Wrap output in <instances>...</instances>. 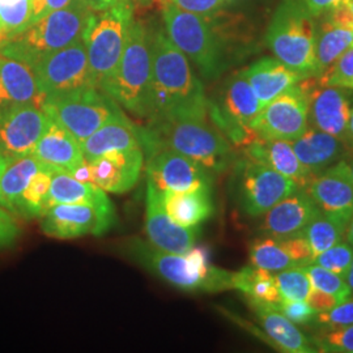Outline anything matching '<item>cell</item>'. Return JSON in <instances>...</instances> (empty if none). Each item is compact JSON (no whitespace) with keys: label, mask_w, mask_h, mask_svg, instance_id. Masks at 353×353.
Instances as JSON below:
<instances>
[{"label":"cell","mask_w":353,"mask_h":353,"mask_svg":"<svg viewBox=\"0 0 353 353\" xmlns=\"http://www.w3.org/2000/svg\"><path fill=\"white\" fill-rule=\"evenodd\" d=\"M139 128L140 145L147 154L159 150L182 153L212 176L223 174L237 160L236 148L217 128L210 114H182L148 121Z\"/></svg>","instance_id":"1"},{"label":"cell","mask_w":353,"mask_h":353,"mask_svg":"<svg viewBox=\"0 0 353 353\" xmlns=\"http://www.w3.org/2000/svg\"><path fill=\"white\" fill-rule=\"evenodd\" d=\"M151 55L147 122L182 114H208L210 101L201 80L166 33L151 36Z\"/></svg>","instance_id":"2"},{"label":"cell","mask_w":353,"mask_h":353,"mask_svg":"<svg viewBox=\"0 0 353 353\" xmlns=\"http://www.w3.org/2000/svg\"><path fill=\"white\" fill-rule=\"evenodd\" d=\"M123 252L135 263L172 287L196 293L233 290L234 272L214 267L205 246H192L185 254L168 252L138 237L123 243Z\"/></svg>","instance_id":"3"},{"label":"cell","mask_w":353,"mask_h":353,"mask_svg":"<svg viewBox=\"0 0 353 353\" xmlns=\"http://www.w3.org/2000/svg\"><path fill=\"white\" fill-rule=\"evenodd\" d=\"M166 36L182 51L207 80H214L228 67V23L217 12L196 14L176 8L170 3L163 6Z\"/></svg>","instance_id":"4"},{"label":"cell","mask_w":353,"mask_h":353,"mask_svg":"<svg viewBox=\"0 0 353 353\" xmlns=\"http://www.w3.org/2000/svg\"><path fill=\"white\" fill-rule=\"evenodd\" d=\"M94 12L87 0H72L62 10L32 23L20 36L3 46L0 54L32 65L81 39Z\"/></svg>","instance_id":"5"},{"label":"cell","mask_w":353,"mask_h":353,"mask_svg":"<svg viewBox=\"0 0 353 353\" xmlns=\"http://www.w3.org/2000/svg\"><path fill=\"white\" fill-rule=\"evenodd\" d=\"M316 17L303 0H281L265 33L274 57L305 77L316 76Z\"/></svg>","instance_id":"6"},{"label":"cell","mask_w":353,"mask_h":353,"mask_svg":"<svg viewBox=\"0 0 353 353\" xmlns=\"http://www.w3.org/2000/svg\"><path fill=\"white\" fill-rule=\"evenodd\" d=\"M151 36L134 20L126 48L112 77L102 90L127 112L147 119L151 84Z\"/></svg>","instance_id":"7"},{"label":"cell","mask_w":353,"mask_h":353,"mask_svg":"<svg viewBox=\"0 0 353 353\" xmlns=\"http://www.w3.org/2000/svg\"><path fill=\"white\" fill-rule=\"evenodd\" d=\"M132 14V0H123L92 16L83 39L96 88L102 90L121 61L134 23Z\"/></svg>","instance_id":"8"},{"label":"cell","mask_w":353,"mask_h":353,"mask_svg":"<svg viewBox=\"0 0 353 353\" xmlns=\"http://www.w3.org/2000/svg\"><path fill=\"white\" fill-rule=\"evenodd\" d=\"M233 191L241 211L250 217L268 212L299 186L263 161L246 154L233 164Z\"/></svg>","instance_id":"9"},{"label":"cell","mask_w":353,"mask_h":353,"mask_svg":"<svg viewBox=\"0 0 353 353\" xmlns=\"http://www.w3.org/2000/svg\"><path fill=\"white\" fill-rule=\"evenodd\" d=\"M43 109L55 122L83 143L119 110L118 103L96 87L46 97Z\"/></svg>","instance_id":"10"},{"label":"cell","mask_w":353,"mask_h":353,"mask_svg":"<svg viewBox=\"0 0 353 353\" xmlns=\"http://www.w3.org/2000/svg\"><path fill=\"white\" fill-rule=\"evenodd\" d=\"M45 97L94 87L84 39L51 52L30 65Z\"/></svg>","instance_id":"11"},{"label":"cell","mask_w":353,"mask_h":353,"mask_svg":"<svg viewBox=\"0 0 353 353\" xmlns=\"http://www.w3.org/2000/svg\"><path fill=\"white\" fill-rule=\"evenodd\" d=\"M309 127V103L300 83L267 103L252 128L263 139H297Z\"/></svg>","instance_id":"12"},{"label":"cell","mask_w":353,"mask_h":353,"mask_svg":"<svg viewBox=\"0 0 353 353\" xmlns=\"http://www.w3.org/2000/svg\"><path fill=\"white\" fill-rule=\"evenodd\" d=\"M300 84L309 103V126L336 137L350 147L348 123L352 108L347 89L322 84L316 76L305 77Z\"/></svg>","instance_id":"13"},{"label":"cell","mask_w":353,"mask_h":353,"mask_svg":"<svg viewBox=\"0 0 353 353\" xmlns=\"http://www.w3.org/2000/svg\"><path fill=\"white\" fill-rule=\"evenodd\" d=\"M147 178L160 191L212 189L214 176L202 165L172 150L147 153Z\"/></svg>","instance_id":"14"},{"label":"cell","mask_w":353,"mask_h":353,"mask_svg":"<svg viewBox=\"0 0 353 353\" xmlns=\"http://www.w3.org/2000/svg\"><path fill=\"white\" fill-rule=\"evenodd\" d=\"M49 115L43 105H21L0 112V154L12 161L32 154Z\"/></svg>","instance_id":"15"},{"label":"cell","mask_w":353,"mask_h":353,"mask_svg":"<svg viewBox=\"0 0 353 353\" xmlns=\"http://www.w3.org/2000/svg\"><path fill=\"white\" fill-rule=\"evenodd\" d=\"M115 224V214L85 204H55L41 216V229L55 240H74L83 236H102Z\"/></svg>","instance_id":"16"},{"label":"cell","mask_w":353,"mask_h":353,"mask_svg":"<svg viewBox=\"0 0 353 353\" xmlns=\"http://www.w3.org/2000/svg\"><path fill=\"white\" fill-rule=\"evenodd\" d=\"M145 234L156 248L168 252L185 254L195 245L198 228L178 225L168 214L163 202V191L147 179L145 192Z\"/></svg>","instance_id":"17"},{"label":"cell","mask_w":353,"mask_h":353,"mask_svg":"<svg viewBox=\"0 0 353 353\" xmlns=\"http://www.w3.org/2000/svg\"><path fill=\"white\" fill-rule=\"evenodd\" d=\"M316 23V76H321L353 46V0L322 13Z\"/></svg>","instance_id":"18"},{"label":"cell","mask_w":353,"mask_h":353,"mask_svg":"<svg viewBox=\"0 0 353 353\" xmlns=\"http://www.w3.org/2000/svg\"><path fill=\"white\" fill-rule=\"evenodd\" d=\"M305 190L322 214L348 225L353 214V179L344 160L314 176Z\"/></svg>","instance_id":"19"},{"label":"cell","mask_w":353,"mask_h":353,"mask_svg":"<svg viewBox=\"0 0 353 353\" xmlns=\"http://www.w3.org/2000/svg\"><path fill=\"white\" fill-rule=\"evenodd\" d=\"M92 182L112 194H125L135 188L144 165L141 148L114 150L88 161Z\"/></svg>","instance_id":"20"},{"label":"cell","mask_w":353,"mask_h":353,"mask_svg":"<svg viewBox=\"0 0 353 353\" xmlns=\"http://www.w3.org/2000/svg\"><path fill=\"white\" fill-rule=\"evenodd\" d=\"M318 214H321V210L309 192L297 188L263 214L262 232L274 237L297 236Z\"/></svg>","instance_id":"21"},{"label":"cell","mask_w":353,"mask_h":353,"mask_svg":"<svg viewBox=\"0 0 353 353\" xmlns=\"http://www.w3.org/2000/svg\"><path fill=\"white\" fill-rule=\"evenodd\" d=\"M246 303L261 327L263 328L272 348L288 353L316 352L313 343L303 335L297 325L280 312L278 305L259 303L249 299H246Z\"/></svg>","instance_id":"22"},{"label":"cell","mask_w":353,"mask_h":353,"mask_svg":"<svg viewBox=\"0 0 353 353\" xmlns=\"http://www.w3.org/2000/svg\"><path fill=\"white\" fill-rule=\"evenodd\" d=\"M45 99L33 68L0 54V112L29 103L43 105Z\"/></svg>","instance_id":"23"},{"label":"cell","mask_w":353,"mask_h":353,"mask_svg":"<svg viewBox=\"0 0 353 353\" xmlns=\"http://www.w3.org/2000/svg\"><path fill=\"white\" fill-rule=\"evenodd\" d=\"M32 156L39 163L65 173H70L85 160L81 143L51 117L48 119L43 134L38 140Z\"/></svg>","instance_id":"24"},{"label":"cell","mask_w":353,"mask_h":353,"mask_svg":"<svg viewBox=\"0 0 353 353\" xmlns=\"http://www.w3.org/2000/svg\"><path fill=\"white\" fill-rule=\"evenodd\" d=\"M290 144L301 164L314 176L339 163L350 152L343 140L310 126Z\"/></svg>","instance_id":"25"},{"label":"cell","mask_w":353,"mask_h":353,"mask_svg":"<svg viewBox=\"0 0 353 353\" xmlns=\"http://www.w3.org/2000/svg\"><path fill=\"white\" fill-rule=\"evenodd\" d=\"M242 74L250 83L261 108H265L267 103L305 79V76L290 70L275 57H265L254 62L242 70Z\"/></svg>","instance_id":"26"},{"label":"cell","mask_w":353,"mask_h":353,"mask_svg":"<svg viewBox=\"0 0 353 353\" xmlns=\"http://www.w3.org/2000/svg\"><path fill=\"white\" fill-rule=\"evenodd\" d=\"M242 152L252 159L270 165L299 188L305 189L316 176L301 164L290 141L287 140L263 139L258 137Z\"/></svg>","instance_id":"27"},{"label":"cell","mask_w":353,"mask_h":353,"mask_svg":"<svg viewBox=\"0 0 353 353\" xmlns=\"http://www.w3.org/2000/svg\"><path fill=\"white\" fill-rule=\"evenodd\" d=\"M141 148L139 128L119 109L113 117L81 143L84 159L90 161L114 150Z\"/></svg>","instance_id":"28"},{"label":"cell","mask_w":353,"mask_h":353,"mask_svg":"<svg viewBox=\"0 0 353 353\" xmlns=\"http://www.w3.org/2000/svg\"><path fill=\"white\" fill-rule=\"evenodd\" d=\"M55 204H85L108 214H115L113 203L110 202L103 190L93 182L77 181L62 170H54L52 173L45 211Z\"/></svg>","instance_id":"29"},{"label":"cell","mask_w":353,"mask_h":353,"mask_svg":"<svg viewBox=\"0 0 353 353\" xmlns=\"http://www.w3.org/2000/svg\"><path fill=\"white\" fill-rule=\"evenodd\" d=\"M212 189L192 191H163V202L168 214L181 227L198 228L214 214Z\"/></svg>","instance_id":"30"},{"label":"cell","mask_w":353,"mask_h":353,"mask_svg":"<svg viewBox=\"0 0 353 353\" xmlns=\"http://www.w3.org/2000/svg\"><path fill=\"white\" fill-rule=\"evenodd\" d=\"M43 166L32 154L8 161L0 176V207L13 214L17 199Z\"/></svg>","instance_id":"31"},{"label":"cell","mask_w":353,"mask_h":353,"mask_svg":"<svg viewBox=\"0 0 353 353\" xmlns=\"http://www.w3.org/2000/svg\"><path fill=\"white\" fill-rule=\"evenodd\" d=\"M233 290H240L245 299L259 303L279 306L283 301L276 285L275 274L252 265L234 272Z\"/></svg>","instance_id":"32"},{"label":"cell","mask_w":353,"mask_h":353,"mask_svg":"<svg viewBox=\"0 0 353 353\" xmlns=\"http://www.w3.org/2000/svg\"><path fill=\"white\" fill-rule=\"evenodd\" d=\"M250 263L256 268L276 274L283 270L297 267L290 255L284 237L265 236L258 237L249 246Z\"/></svg>","instance_id":"33"},{"label":"cell","mask_w":353,"mask_h":353,"mask_svg":"<svg viewBox=\"0 0 353 353\" xmlns=\"http://www.w3.org/2000/svg\"><path fill=\"white\" fill-rule=\"evenodd\" d=\"M54 168L45 165L36 176L30 179L14 205V214L24 219L41 217L45 211V204L50 192L51 178Z\"/></svg>","instance_id":"34"},{"label":"cell","mask_w":353,"mask_h":353,"mask_svg":"<svg viewBox=\"0 0 353 353\" xmlns=\"http://www.w3.org/2000/svg\"><path fill=\"white\" fill-rule=\"evenodd\" d=\"M347 227L348 225L341 223V220L321 212L305 227L300 234L307 242L316 258L321 252L343 241L345 237Z\"/></svg>","instance_id":"35"},{"label":"cell","mask_w":353,"mask_h":353,"mask_svg":"<svg viewBox=\"0 0 353 353\" xmlns=\"http://www.w3.org/2000/svg\"><path fill=\"white\" fill-rule=\"evenodd\" d=\"M32 23V0H0V49Z\"/></svg>","instance_id":"36"},{"label":"cell","mask_w":353,"mask_h":353,"mask_svg":"<svg viewBox=\"0 0 353 353\" xmlns=\"http://www.w3.org/2000/svg\"><path fill=\"white\" fill-rule=\"evenodd\" d=\"M275 280L283 300H307L312 290V284L303 267H292L276 272Z\"/></svg>","instance_id":"37"},{"label":"cell","mask_w":353,"mask_h":353,"mask_svg":"<svg viewBox=\"0 0 353 353\" xmlns=\"http://www.w3.org/2000/svg\"><path fill=\"white\" fill-rule=\"evenodd\" d=\"M303 268L307 274V278L310 280L312 288L322 290L325 293L336 297L339 303L351 296V290L348 288L344 276L338 275L316 263L305 265Z\"/></svg>","instance_id":"38"},{"label":"cell","mask_w":353,"mask_h":353,"mask_svg":"<svg viewBox=\"0 0 353 353\" xmlns=\"http://www.w3.org/2000/svg\"><path fill=\"white\" fill-rule=\"evenodd\" d=\"M312 325L318 332H326L353 325V294L330 310L316 313Z\"/></svg>","instance_id":"39"},{"label":"cell","mask_w":353,"mask_h":353,"mask_svg":"<svg viewBox=\"0 0 353 353\" xmlns=\"http://www.w3.org/2000/svg\"><path fill=\"white\" fill-rule=\"evenodd\" d=\"M312 343L316 352L353 353V325L318 332Z\"/></svg>","instance_id":"40"},{"label":"cell","mask_w":353,"mask_h":353,"mask_svg":"<svg viewBox=\"0 0 353 353\" xmlns=\"http://www.w3.org/2000/svg\"><path fill=\"white\" fill-rule=\"evenodd\" d=\"M316 77L322 84L353 90V46L343 52L322 75Z\"/></svg>","instance_id":"41"},{"label":"cell","mask_w":353,"mask_h":353,"mask_svg":"<svg viewBox=\"0 0 353 353\" xmlns=\"http://www.w3.org/2000/svg\"><path fill=\"white\" fill-rule=\"evenodd\" d=\"M353 261V246L351 243L345 242H338L336 245H334L332 248H330L327 250L321 252L319 255H316L313 261V263L318 265H322L325 268H327L330 271L345 276L347 271L350 270V267L352 265Z\"/></svg>","instance_id":"42"},{"label":"cell","mask_w":353,"mask_h":353,"mask_svg":"<svg viewBox=\"0 0 353 353\" xmlns=\"http://www.w3.org/2000/svg\"><path fill=\"white\" fill-rule=\"evenodd\" d=\"M280 312L290 319L294 325L307 326L312 325L316 318V312L309 305L307 301H293V300H283L278 306Z\"/></svg>","instance_id":"43"},{"label":"cell","mask_w":353,"mask_h":353,"mask_svg":"<svg viewBox=\"0 0 353 353\" xmlns=\"http://www.w3.org/2000/svg\"><path fill=\"white\" fill-rule=\"evenodd\" d=\"M21 233L20 225L12 212L0 207V249L12 246Z\"/></svg>","instance_id":"44"},{"label":"cell","mask_w":353,"mask_h":353,"mask_svg":"<svg viewBox=\"0 0 353 353\" xmlns=\"http://www.w3.org/2000/svg\"><path fill=\"white\" fill-rule=\"evenodd\" d=\"M164 3H170L179 10L196 14H211L225 6L223 0H164Z\"/></svg>","instance_id":"45"},{"label":"cell","mask_w":353,"mask_h":353,"mask_svg":"<svg viewBox=\"0 0 353 353\" xmlns=\"http://www.w3.org/2000/svg\"><path fill=\"white\" fill-rule=\"evenodd\" d=\"M72 0H32V23L49 13L62 10Z\"/></svg>","instance_id":"46"},{"label":"cell","mask_w":353,"mask_h":353,"mask_svg":"<svg viewBox=\"0 0 353 353\" xmlns=\"http://www.w3.org/2000/svg\"><path fill=\"white\" fill-rule=\"evenodd\" d=\"M306 301L316 310V313L330 310L331 307H334L335 305L339 303L336 297H334L328 293H325L322 290H316V288H312Z\"/></svg>","instance_id":"47"},{"label":"cell","mask_w":353,"mask_h":353,"mask_svg":"<svg viewBox=\"0 0 353 353\" xmlns=\"http://www.w3.org/2000/svg\"><path fill=\"white\" fill-rule=\"evenodd\" d=\"M347 1L348 0H303V3L314 17H318L322 13L327 12L335 7H339Z\"/></svg>","instance_id":"48"},{"label":"cell","mask_w":353,"mask_h":353,"mask_svg":"<svg viewBox=\"0 0 353 353\" xmlns=\"http://www.w3.org/2000/svg\"><path fill=\"white\" fill-rule=\"evenodd\" d=\"M70 176H74L77 181L81 182H92V176H90V168L87 160H84L81 164L77 165L74 170L68 173Z\"/></svg>","instance_id":"49"},{"label":"cell","mask_w":353,"mask_h":353,"mask_svg":"<svg viewBox=\"0 0 353 353\" xmlns=\"http://www.w3.org/2000/svg\"><path fill=\"white\" fill-rule=\"evenodd\" d=\"M89 3V6L94 10V11H103V10H108L110 7H113L115 4L123 1V0H87Z\"/></svg>","instance_id":"50"},{"label":"cell","mask_w":353,"mask_h":353,"mask_svg":"<svg viewBox=\"0 0 353 353\" xmlns=\"http://www.w3.org/2000/svg\"><path fill=\"white\" fill-rule=\"evenodd\" d=\"M343 160H344L345 166H347V169H348V172H350V174H351L353 179V150H350V152L347 153V156Z\"/></svg>","instance_id":"51"},{"label":"cell","mask_w":353,"mask_h":353,"mask_svg":"<svg viewBox=\"0 0 353 353\" xmlns=\"http://www.w3.org/2000/svg\"><path fill=\"white\" fill-rule=\"evenodd\" d=\"M345 281H347V285H348V288L351 290V296L353 294V261L352 265L350 267V270L347 271V274H345Z\"/></svg>","instance_id":"52"},{"label":"cell","mask_w":353,"mask_h":353,"mask_svg":"<svg viewBox=\"0 0 353 353\" xmlns=\"http://www.w3.org/2000/svg\"><path fill=\"white\" fill-rule=\"evenodd\" d=\"M345 239H347V242L351 243L353 246V214L352 217H351V220H350V223H348V227H347Z\"/></svg>","instance_id":"53"},{"label":"cell","mask_w":353,"mask_h":353,"mask_svg":"<svg viewBox=\"0 0 353 353\" xmlns=\"http://www.w3.org/2000/svg\"><path fill=\"white\" fill-rule=\"evenodd\" d=\"M348 137H350V148L353 150V109L350 115V123H348Z\"/></svg>","instance_id":"54"},{"label":"cell","mask_w":353,"mask_h":353,"mask_svg":"<svg viewBox=\"0 0 353 353\" xmlns=\"http://www.w3.org/2000/svg\"><path fill=\"white\" fill-rule=\"evenodd\" d=\"M7 164H8V161L0 154V176H1V173H3V170H4V168L7 166Z\"/></svg>","instance_id":"55"},{"label":"cell","mask_w":353,"mask_h":353,"mask_svg":"<svg viewBox=\"0 0 353 353\" xmlns=\"http://www.w3.org/2000/svg\"><path fill=\"white\" fill-rule=\"evenodd\" d=\"M139 1H144V3H153V1H157V3H160L161 6L164 4V0H139Z\"/></svg>","instance_id":"56"},{"label":"cell","mask_w":353,"mask_h":353,"mask_svg":"<svg viewBox=\"0 0 353 353\" xmlns=\"http://www.w3.org/2000/svg\"><path fill=\"white\" fill-rule=\"evenodd\" d=\"M225 4H229V3H233V1H236V0H223Z\"/></svg>","instance_id":"57"}]
</instances>
